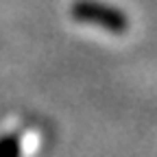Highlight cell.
I'll list each match as a JSON object with an SVG mask.
<instances>
[{"label": "cell", "instance_id": "cell-1", "mask_svg": "<svg viewBox=\"0 0 157 157\" xmlns=\"http://www.w3.org/2000/svg\"><path fill=\"white\" fill-rule=\"evenodd\" d=\"M70 15L76 22L94 24L111 33H124L129 29V17L124 11L98 0H74L70 5Z\"/></svg>", "mask_w": 157, "mask_h": 157}, {"label": "cell", "instance_id": "cell-2", "mask_svg": "<svg viewBox=\"0 0 157 157\" xmlns=\"http://www.w3.org/2000/svg\"><path fill=\"white\" fill-rule=\"evenodd\" d=\"M0 157H20V137L15 133L0 137Z\"/></svg>", "mask_w": 157, "mask_h": 157}]
</instances>
